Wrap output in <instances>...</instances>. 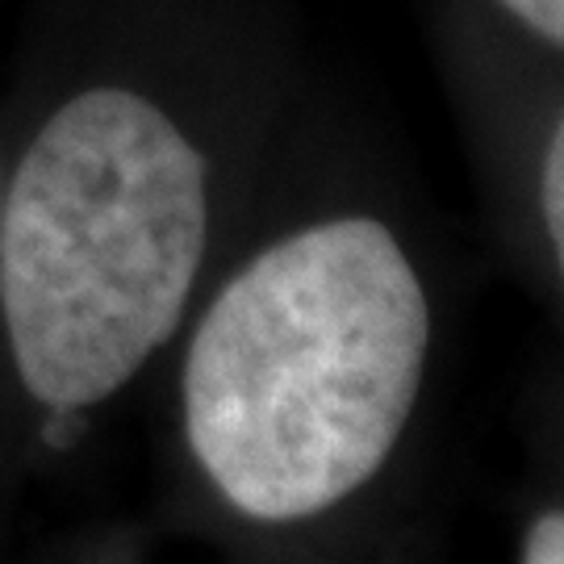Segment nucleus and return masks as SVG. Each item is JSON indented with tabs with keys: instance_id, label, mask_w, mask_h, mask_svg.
Wrapping results in <instances>:
<instances>
[{
	"instance_id": "nucleus-1",
	"label": "nucleus",
	"mask_w": 564,
	"mask_h": 564,
	"mask_svg": "<svg viewBox=\"0 0 564 564\" xmlns=\"http://www.w3.org/2000/svg\"><path fill=\"white\" fill-rule=\"evenodd\" d=\"M218 184L160 0H34L0 113V297L30 473L160 368L209 284Z\"/></svg>"
},
{
	"instance_id": "nucleus-2",
	"label": "nucleus",
	"mask_w": 564,
	"mask_h": 564,
	"mask_svg": "<svg viewBox=\"0 0 564 564\" xmlns=\"http://www.w3.org/2000/svg\"><path fill=\"white\" fill-rule=\"evenodd\" d=\"M426 351V289L381 218L289 226L205 284L163 351L176 447L230 519L318 523L398 452Z\"/></svg>"
},
{
	"instance_id": "nucleus-3",
	"label": "nucleus",
	"mask_w": 564,
	"mask_h": 564,
	"mask_svg": "<svg viewBox=\"0 0 564 564\" xmlns=\"http://www.w3.org/2000/svg\"><path fill=\"white\" fill-rule=\"evenodd\" d=\"M30 481H34V473H30V447H25L21 405L18 393H13V372H9L4 297H0V547L9 540V527H13V514H18V498Z\"/></svg>"
},
{
	"instance_id": "nucleus-4",
	"label": "nucleus",
	"mask_w": 564,
	"mask_h": 564,
	"mask_svg": "<svg viewBox=\"0 0 564 564\" xmlns=\"http://www.w3.org/2000/svg\"><path fill=\"white\" fill-rule=\"evenodd\" d=\"M544 223L547 235H552V247H556V260H561V276H564V121L552 134V147H547L544 160Z\"/></svg>"
},
{
	"instance_id": "nucleus-5",
	"label": "nucleus",
	"mask_w": 564,
	"mask_h": 564,
	"mask_svg": "<svg viewBox=\"0 0 564 564\" xmlns=\"http://www.w3.org/2000/svg\"><path fill=\"white\" fill-rule=\"evenodd\" d=\"M527 564H564V510H547L523 540Z\"/></svg>"
}]
</instances>
